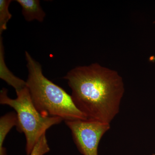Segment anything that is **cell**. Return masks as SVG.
<instances>
[{
    "label": "cell",
    "instance_id": "4",
    "mask_svg": "<svg viewBox=\"0 0 155 155\" xmlns=\"http://www.w3.org/2000/svg\"><path fill=\"white\" fill-rule=\"evenodd\" d=\"M65 122L71 130L77 148L82 155H98L100 142L110 128V124L87 119Z\"/></svg>",
    "mask_w": 155,
    "mask_h": 155
},
{
    "label": "cell",
    "instance_id": "10",
    "mask_svg": "<svg viewBox=\"0 0 155 155\" xmlns=\"http://www.w3.org/2000/svg\"><path fill=\"white\" fill-rule=\"evenodd\" d=\"M152 155H155V153H154Z\"/></svg>",
    "mask_w": 155,
    "mask_h": 155
},
{
    "label": "cell",
    "instance_id": "8",
    "mask_svg": "<svg viewBox=\"0 0 155 155\" xmlns=\"http://www.w3.org/2000/svg\"><path fill=\"white\" fill-rule=\"evenodd\" d=\"M11 0L0 1V35L7 29V23L11 19L12 15L9 11Z\"/></svg>",
    "mask_w": 155,
    "mask_h": 155
},
{
    "label": "cell",
    "instance_id": "6",
    "mask_svg": "<svg viewBox=\"0 0 155 155\" xmlns=\"http://www.w3.org/2000/svg\"><path fill=\"white\" fill-rule=\"evenodd\" d=\"M22 7V14L26 21L36 20L42 22L45 17V13L38 0H17Z\"/></svg>",
    "mask_w": 155,
    "mask_h": 155
},
{
    "label": "cell",
    "instance_id": "7",
    "mask_svg": "<svg viewBox=\"0 0 155 155\" xmlns=\"http://www.w3.org/2000/svg\"><path fill=\"white\" fill-rule=\"evenodd\" d=\"M17 125L16 113L10 112L2 116L0 119V155H7L6 149L3 146L7 134L12 127Z\"/></svg>",
    "mask_w": 155,
    "mask_h": 155
},
{
    "label": "cell",
    "instance_id": "5",
    "mask_svg": "<svg viewBox=\"0 0 155 155\" xmlns=\"http://www.w3.org/2000/svg\"><path fill=\"white\" fill-rule=\"evenodd\" d=\"M2 38L0 36V78L15 89L16 93L26 87V82L17 77L7 67L5 61Z\"/></svg>",
    "mask_w": 155,
    "mask_h": 155
},
{
    "label": "cell",
    "instance_id": "1",
    "mask_svg": "<svg viewBox=\"0 0 155 155\" xmlns=\"http://www.w3.org/2000/svg\"><path fill=\"white\" fill-rule=\"evenodd\" d=\"M64 78L75 106L87 119L110 124L119 114L125 89L116 71L93 64L75 67Z\"/></svg>",
    "mask_w": 155,
    "mask_h": 155
},
{
    "label": "cell",
    "instance_id": "2",
    "mask_svg": "<svg viewBox=\"0 0 155 155\" xmlns=\"http://www.w3.org/2000/svg\"><path fill=\"white\" fill-rule=\"evenodd\" d=\"M28 70L26 86L32 102L45 117H55L64 121L86 120L76 107L72 96L43 74L41 65L27 51L25 53Z\"/></svg>",
    "mask_w": 155,
    "mask_h": 155
},
{
    "label": "cell",
    "instance_id": "3",
    "mask_svg": "<svg viewBox=\"0 0 155 155\" xmlns=\"http://www.w3.org/2000/svg\"><path fill=\"white\" fill-rule=\"evenodd\" d=\"M17 94V97L11 99L7 89L0 93V104L13 108L17 118V129L23 133L26 139L25 151L29 155L39 140L53 125L60 124L63 119L59 117H45L38 111L32 102L27 86Z\"/></svg>",
    "mask_w": 155,
    "mask_h": 155
},
{
    "label": "cell",
    "instance_id": "9",
    "mask_svg": "<svg viewBox=\"0 0 155 155\" xmlns=\"http://www.w3.org/2000/svg\"><path fill=\"white\" fill-rule=\"evenodd\" d=\"M50 151L45 134L39 140L29 155H44Z\"/></svg>",
    "mask_w": 155,
    "mask_h": 155
}]
</instances>
